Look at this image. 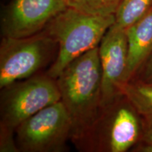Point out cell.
<instances>
[{
	"label": "cell",
	"instance_id": "obj_1",
	"mask_svg": "<svg viewBox=\"0 0 152 152\" xmlns=\"http://www.w3.org/2000/svg\"><path fill=\"white\" fill-rule=\"evenodd\" d=\"M102 77L96 47L73 61L56 79L71 119V139L82 149L102 111Z\"/></svg>",
	"mask_w": 152,
	"mask_h": 152
},
{
	"label": "cell",
	"instance_id": "obj_2",
	"mask_svg": "<svg viewBox=\"0 0 152 152\" xmlns=\"http://www.w3.org/2000/svg\"><path fill=\"white\" fill-rule=\"evenodd\" d=\"M115 23V15H93L73 7L58 14L46 33L58 45V52L47 75L56 80L68 64L98 47Z\"/></svg>",
	"mask_w": 152,
	"mask_h": 152
},
{
	"label": "cell",
	"instance_id": "obj_3",
	"mask_svg": "<svg viewBox=\"0 0 152 152\" xmlns=\"http://www.w3.org/2000/svg\"><path fill=\"white\" fill-rule=\"evenodd\" d=\"M124 95L102 108L85 149L103 152H125L142 137V120Z\"/></svg>",
	"mask_w": 152,
	"mask_h": 152
},
{
	"label": "cell",
	"instance_id": "obj_4",
	"mask_svg": "<svg viewBox=\"0 0 152 152\" xmlns=\"http://www.w3.org/2000/svg\"><path fill=\"white\" fill-rule=\"evenodd\" d=\"M61 101L56 80L48 75L28 77L4 87L1 94V124L16 130L34 114Z\"/></svg>",
	"mask_w": 152,
	"mask_h": 152
},
{
	"label": "cell",
	"instance_id": "obj_5",
	"mask_svg": "<svg viewBox=\"0 0 152 152\" xmlns=\"http://www.w3.org/2000/svg\"><path fill=\"white\" fill-rule=\"evenodd\" d=\"M20 151L60 152L71 137L72 123L61 101L34 114L16 129Z\"/></svg>",
	"mask_w": 152,
	"mask_h": 152
},
{
	"label": "cell",
	"instance_id": "obj_6",
	"mask_svg": "<svg viewBox=\"0 0 152 152\" xmlns=\"http://www.w3.org/2000/svg\"><path fill=\"white\" fill-rule=\"evenodd\" d=\"M56 44L46 32L27 37H4L0 45V88L33 75L48 61Z\"/></svg>",
	"mask_w": 152,
	"mask_h": 152
},
{
	"label": "cell",
	"instance_id": "obj_7",
	"mask_svg": "<svg viewBox=\"0 0 152 152\" xmlns=\"http://www.w3.org/2000/svg\"><path fill=\"white\" fill-rule=\"evenodd\" d=\"M68 7L66 0H12L4 11V37L22 38L39 33Z\"/></svg>",
	"mask_w": 152,
	"mask_h": 152
},
{
	"label": "cell",
	"instance_id": "obj_8",
	"mask_svg": "<svg viewBox=\"0 0 152 152\" xmlns=\"http://www.w3.org/2000/svg\"><path fill=\"white\" fill-rule=\"evenodd\" d=\"M102 68V108L113 103L121 94L128 64V40L125 30L113 24L98 46Z\"/></svg>",
	"mask_w": 152,
	"mask_h": 152
},
{
	"label": "cell",
	"instance_id": "obj_9",
	"mask_svg": "<svg viewBox=\"0 0 152 152\" xmlns=\"http://www.w3.org/2000/svg\"><path fill=\"white\" fill-rule=\"evenodd\" d=\"M125 31L128 40V64L125 83L135 77L152 52V8Z\"/></svg>",
	"mask_w": 152,
	"mask_h": 152
},
{
	"label": "cell",
	"instance_id": "obj_10",
	"mask_svg": "<svg viewBox=\"0 0 152 152\" xmlns=\"http://www.w3.org/2000/svg\"><path fill=\"white\" fill-rule=\"evenodd\" d=\"M124 95L141 117H152V83L130 80L121 87Z\"/></svg>",
	"mask_w": 152,
	"mask_h": 152
},
{
	"label": "cell",
	"instance_id": "obj_11",
	"mask_svg": "<svg viewBox=\"0 0 152 152\" xmlns=\"http://www.w3.org/2000/svg\"><path fill=\"white\" fill-rule=\"evenodd\" d=\"M152 8V0H123L115 13L118 27L127 30Z\"/></svg>",
	"mask_w": 152,
	"mask_h": 152
},
{
	"label": "cell",
	"instance_id": "obj_12",
	"mask_svg": "<svg viewBox=\"0 0 152 152\" xmlns=\"http://www.w3.org/2000/svg\"><path fill=\"white\" fill-rule=\"evenodd\" d=\"M123 0H70L68 7L93 15H114Z\"/></svg>",
	"mask_w": 152,
	"mask_h": 152
},
{
	"label": "cell",
	"instance_id": "obj_13",
	"mask_svg": "<svg viewBox=\"0 0 152 152\" xmlns=\"http://www.w3.org/2000/svg\"><path fill=\"white\" fill-rule=\"evenodd\" d=\"M14 130L0 123V151L18 152L20 149L14 139Z\"/></svg>",
	"mask_w": 152,
	"mask_h": 152
},
{
	"label": "cell",
	"instance_id": "obj_14",
	"mask_svg": "<svg viewBox=\"0 0 152 152\" xmlns=\"http://www.w3.org/2000/svg\"><path fill=\"white\" fill-rule=\"evenodd\" d=\"M135 76L137 77V80L152 83V52Z\"/></svg>",
	"mask_w": 152,
	"mask_h": 152
},
{
	"label": "cell",
	"instance_id": "obj_15",
	"mask_svg": "<svg viewBox=\"0 0 152 152\" xmlns=\"http://www.w3.org/2000/svg\"><path fill=\"white\" fill-rule=\"evenodd\" d=\"M141 140L143 142H152V117H141Z\"/></svg>",
	"mask_w": 152,
	"mask_h": 152
},
{
	"label": "cell",
	"instance_id": "obj_16",
	"mask_svg": "<svg viewBox=\"0 0 152 152\" xmlns=\"http://www.w3.org/2000/svg\"><path fill=\"white\" fill-rule=\"evenodd\" d=\"M70 1V0H66V1L67 2V4L68 3V1Z\"/></svg>",
	"mask_w": 152,
	"mask_h": 152
},
{
	"label": "cell",
	"instance_id": "obj_17",
	"mask_svg": "<svg viewBox=\"0 0 152 152\" xmlns=\"http://www.w3.org/2000/svg\"></svg>",
	"mask_w": 152,
	"mask_h": 152
}]
</instances>
